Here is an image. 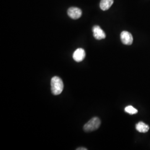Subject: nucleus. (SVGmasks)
Here are the masks:
<instances>
[{
	"label": "nucleus",
	"mask_w": 150,
	"mask_h": 150,
	"mask_svg": "<svg viewBox=\"0 0 150 150\" xmlns=\"http://www.w3.org/2000/svg\"><path fill=\"white\" fill-rule=\"evenodd\" d=\"M136 129L139 132L146 133L148 132L150 129V127L149 126V125L144 123L143 122H139V123L136 124Z\"/></svg>",
	"instance_id": "7"
},
{
	"label": "nucleus",
	"mask_w": 150,
	"mask_h": 150,
	"mask_svg": "<svg viewBox=\"0 0 150 150\" xmlns=\"http://www.w3.org/2000/svg\"><path fill=\"white\" fill-rule=\"evenodd\" d=\"M121 40L122 43L126 45H131L133 42V37L131 33L124 31L121 33Z\"/></svg>",
	"instance_id": "3"
},
{
	"label": "nucleus",
	"mask_w": 150,
	"mask_h": 150,
	"mask_svg": "<svg viewBox=\"0 0 150 150\" xmlns=\"http://www.w3.org/2000/svg\"><path fill=\"white\" fill-rule=\"evenodd\" d=\"M51 91L54 95H59L64 90V83L58 76H54L51 81Z\"/></svg>",
	"instance_id": "1"
},
{
	"label": "nucleus",
	"mask_w": 150,
	"mask_h": 150,
	"mask_svg": "<svg viewBox=\"0 0 150 150\" xmlns=\"http://www.w3.org/2000/svg\"><path fill=\"white\" fill-rule=\"evenodd\" d=\"M67 13L71 18L76 20L79 18L82 15V11L77 7H71L68 10Z\"/></svg>",
	"instance_id": "6"
},
{
	"label": "nucleus",
	"mask_w": 150,
	"mask_h": 150,
	"mask_svg": "<svg viewBox=\"0 0 150 150\" xmlns=\"http://www.w3.org/2000/svg\"><path fill=\"white\" fill-rule=\"evenodd\" d=\"M93 35L96 40H100L106 38V34L101 28L98 26H95L92 28Z\"/></svg>",
	"instance_id": "5"
},
{
	"label": "nucleus",
	"mask_w": 150,
	"mask_h": 150,
	"mask_svg": "<svg viewBox=\"0 0 150 150\" xmlns=\"http://www.w3.org/2000/svg\"><path fill=\"white\" fill-rule=\"evenodd\" d=\"M77 150H87V149H86V148H85V147H79V148H77Z\"/></svg>",
	"instance_id": "10"
},
{
	"label": "nucleus",
	"mask_w": 150,
	"mask_h": 150,
	"mask_svg": "<svg viewBox=\"0 0 150 150\" xmlns=\"http://www.w3.org/2000/svg\"><path fill=\"white\" fill-rule=\"evenodd\" d=\"M125 111L130 115H134L138 112V110L132 106H128L125 107Z\"/></svg>",
	"instance_id": "9"
},
{
	"label": "nucleus",
	"mask_w": 150,
	"mask_h": 150,
	"mask_svg": "<svg viewBox=\"0 0 150 150\" xmlns=\"http://www.w3.org/2000/svg\"><path fill=\"white\" fill-rule=\"evenodd\" d=\"M86 56V52L82 48H77L75 50L73 54V59L77 62H81L85 59Z\"/></svg>",
	"instance_id": "4"
},
{
	"label": "nucleus",
	"mask_w": 150,
	"mask_h": 150,
	"mask_svg": "<svg viewBox=\"0 0 150 150\" xmlns=\"http://www.w3.org/2000/svg\"><path fill=\"white\" fill-rule=\"evenodd\" d=\"M101 125V121L100 118L95 117L91 118V120L84 125L83 129L85 132H89L98 129Z\"/></svg>",
	"instance_id": "2"
},
{
	"label": "nucleus",
	"mask_w": 150,
	"mask_h": 150,
	"mask_svg": "<svg viewBox=\"0 0 150 150\" xmlns=\"http://www.w3.org/2000/svg\"><path fill=\"white\" fill-rule=\"evenodd\" d=\"M113 0H101L100 2V7L103 11L108 10L112 5Z\"/></svg>",
	"instance_id": "8"
}]
</instances>
